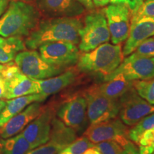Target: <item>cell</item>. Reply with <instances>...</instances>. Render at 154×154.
Masks as SVG:
<instances>
[{
  "mask_svg": "<svg viewBox=\"0 0 154 154\" xmlns=\"http://www.w3.org/2000/svg\"><path fill=\"white\" fill-rule=\"evenodd\" d=\"M38 10L48 17H76L84 7L78 0H36Z\"/></svg>",
  "mask_w": 154,
  "mask_h": 154,
  "instance_id": "cell-15",
  "label": "cell"
},
{
  "mask_svg": "<svg viewBox=\"0 0 154 154\" xmlns=\"http://www.w3.org/2000/svg\"><path fill=\"white\" fill-rule=\"evenodd\" d=\"M154 153V136L153 139H152L151 143L149 148H148L147 150L144 152L143 154H153Z\"/></svg>",
  "mask_w": 154,
  "mask_h": 154,
  "instance_id": "cell-38",
  "label": "cell"
},
{
  "mask_svg": "<svg viewBox=\"0 0 154 154\" xmlns=\"http://www.w3.org/2000/svg\"><path fill=\"white\" fill-rule=\"evenodd\" d=\"M135 52L145 57H154V37H150L142 42Z\"/></svg>",
  "mask_w": 154,
  "mask_h": 154,
  "instance_id": "cell-29",
  "label": "cell"
},
{
  "mask_svg": "<svg viewBox=\"0 0 154 154\" xmlns=\"http://www.w3.org/2000/svg\"><path fill=\"white\" fill-rule=\"evenodd\" d=\"M47 96L42 94H34L9 99L6 101V105L0 112V128L2 127L9 119L21 112L22 110L34 102L45 101Z\"/></svg>",
  "mask_w": 154,
  "mask_h": 154,
  "instance_id": "cell-18",
  "label": "cell"
},
{
  "mask_svg": "<svg viewBox=\"0 0 154 154\" xmlns=\"http://www.w3.org/2000/svg\"><path fill=\"white\" fill-rule=\"evenodd\" d=\"M131 16V24L142 17H154V0H146L138 10Z\"/></svg>",
  "mask_w": 154,
  "mask_h": 154,
  "instance_id": "cell-27",
  "label": "cell"
},
{
  "mask_svg": "<svg viewBox=\"0 0 154 154\" xmlns=\"http://www.w3.org/2000/svg\"><path fill=\"white\" fill-rule=\"evenodd\" d=\"M13 1H23V2H29V1H31V0H13Z\"/></svg>",
  "mask_w": 154,
  "mask_h": 154,
  "instance_id": "cell-41",
  "label": "cell"
},
{
  "mask_svg": "<svg viewBox=\"0 0 154 154\" xmlns=\"http://www.w3.org/2000/svg\"><path fill=\"white\" fill-rule=\"evenodd\" d=\"M3 66H4V65H2V64H0V74H1L2 70V69H3Z\"/></svg>",
  "mask_w": 154,
  "mask_h": 154,
  "instance_id": "cell-40",
  "label": "cell"
},
{
  "mask_svg": "<svg viewBox=\"0 0 154 154\" xmlns=\"http://www.w3.org/2000/svg\"><path fill=\"white\" fill-rule=\"evenodd\" d=\"M31 150L29 143L22 133L0 139V154H27Z\"/></svg>",
  "mask_w": 154,
  "mask_h": 154,
  "instance_id": "cell-22",
  "label": "cell"
},
{
  "mask_svg": "<svg viewBox=\"0 0 154 154\" xmlns=\"http://www.w3.org/2000/svg\"><path fill=\"white\" fill-rule=\"evenodd\" d=\"M56 115L67 126L80 131L87 124V104L84 94L74 95L63 101L56 110Z\"/></svg>",
  "mask_w": 154,
  "mask_h": 154,
  "instance_id": "cell-11",
  "label": "cell"
},
{
  "mask_svg": "<svg viewBox=\"0 0 154 154\" xmlns=\"http://www.w3.org/2000/svg\"><path fill=\"white\" fill-rule=\"evenodd\" d=\"M129 129L120 119L114 118L99 124L91 125L86 128L84 136L94 144L106 140H113L124 148L130 141Z\"/></svg>",
  "mask_w": 154,
  "mask_h": 154,
  "instance_id": "cell-8",
  "label": "cell"
},
{
  "mask_svg": "<svg viewBox=\"0 0 154 154\" xmlns=\"http://www.w3.org/2000/svg\"><path fill=\"white\" fill-rule=\"evenodd\" d=\"M39 22L38 9L22 1H11L0 18V36H27Z\"/></svg>",
  "mask_w": 154,
  "mask_h": 154,
  "instance_id": "cell-2",
  "label": "cell"
},
{
  "mask_svg": "<svg viewBox=\"0 0 154 154\" xmlns=\"http://www.w3.org/2000/svg\"><path fill=\"white\" fill-rule=\"evenodd\" d=\"M54 108L45 106L43 111L22 131V135L29 143L32 150L43 145L49 140L51 122L55 117Z\"/></svg>",
  "mask_w": 154,
  "mask_h": 154,
  "instance_id": "cell-13",
  "label": "cell"
},
{
  "mask_svg": "<svg viewBox=\"0 0 154 154\" xmlns=\"http://www.w3.org/2000/svg\"><path fill=\"white\" fill-rule=\"evenodd\" d=\"M26 49L22 37L0 36V63H7L12 61L17 54Z\"/></svg>",
  "mask_w": 154,
  "mask_h": 154,
  "instance_id": "cell-21",
  "label": "cell"
},
{
  "mask_svg": "<svg viewBox=\"0 0 154 154\" xmlns=\"http://www.w3.org/2000/svg\"><path fill=\"white\" fill-rule=\"evenodd\" d=\"M79 71L77 68L71 67L57 76L46 79L36 80L38 88V93L46 96L57 94L63 88L74 84L79 76Z\"/></svg>",
  "mask_w": 154,
  "mask_h": 154,
  "instance_id": "cell-17",
  "label": "cell"
},
{
  "mask_svg": "<svg viewBox=\"0 0 154 154\" xmlns=\"http://www.w3.org/2000/svg\"><path fill=\"white\" fill-rule=\"evenodd\" d=\"M14 62L22 74L36 80L55 76L66 69L46 62L36 50L20 51L15 57Z\"/></svg>",
  "mask_w": 154,
  "mask_h": 154,
  "instance_id": "cell-6",
  "label": "cell"
},
{
  "mask_svg": "<svg viewBox=\"0 0 154 154\" xmlns=\"http://www.w3.org/2000/svg\"><path fill=\"white\" fill-rule=\"evenodd\" d=\"M9 5V0H0V17L5 12Z\"/></svg>",
  "mask_w": 154,
  "mask_h": 154,
  "instance_id": "cell-35",
  "label": "cell"
},
{
  "mask_svg": "<svg viewBox=\"0 0 154 154\" xmlns=\"http://www.w3.org/2000/svg\"><path fill=\"white\" fill-rule=\"evenodd\" d=\"M5 64L6 65H4L0 76L2 77L6 82L11 79L19 73L22 72L15 62L11 61V62L5 63Z\"/></svg>",
  "mask_w": 154,
  "mask_h": 154,
  "instance_id": "cell-30",
  "label": "cell"
},
{
  "mask_svg": "<svg viewBox=\"0 0 154 154\" xmlns=\"http://www.w3.org/2000/svg\"><path fill=\"white\" fill-rule=\"evenodd\" d=\"M38 49L46 62L63 69H68L77 63L81 55L76 44L69 42H47Z\"/></svg>",
  "mask_w": 154,
  "mask_h": 154,
  "instance_id": "cell-7",
  "label": "cell"
},
{
  "mask_svg": "<svg viewBox=\"0 0 154 154\" xmlns=\"http://www.w3.org/2000/svg\"><path fill=\"white\" fill-rule=\"evenodd\" d=\"M45 106L41 102H34L27 106L1 127V138L3 139L10 138L22 131L25 127L43 111Z\"/></svg>",
  "mask_w": 154,
  "mask_h": 154,
  "instance_id": "cell-14",
  "label": "cell"
},
{
  "mask_svg": "<svg viewBox=\"0 0 154 154\" xmlns=\"http://www.w3.org/2000/svg\"><path fill=\"white\" fill-rule=\"evenodd\" d=\"M7 92L5 99H11L20 96L38 94L36 80L26 76L22 72L11 79L6 82Z\"/></svg>",
  "mask_w": 154,
  "mask_h": 154,
  "instance_id": "cell-19",
  "label": "cell"
},
{
  "mask_svg": "<svg viewBox=\"0 0 154 154\" xmlns=\"http://www.w3.org/2000/svg\"><path fill=\"white\" fill-rule=\"evenodd\" d=\"M93 2L96 7H103L110 3L111 0H93Z\"/></svg>",
  "mask_w": 154,
  "mask_h": 154,
  "instance_id": "cell-36",
  "label": "cell"
},
{
  "mask_svg": "<svg viewBox=\"0 0 154 154\" xmlns=\"http://www.w3.org/2000/svg\"><path fill=\"white\" fill-rule=\"evenodd\" d=\"M94 143H92L85 136L74 140L70 145H69L63 151L67 154H83L89 148L93 147Z\"/></svg>",
  "mask_w": 154,
  "mask_h": 154,
  "instance_id": "cell-26",
  "label": "cell"
},
{
  "mask_svg": "<svg viewBox=\"0 0 154 154\" xmlns=\"http://www.w3.org/2000/svg\"><path fill=\"white\" fill-rule=\"evenodd\" d=\"M6 105V101H3V100H0V112L2 111V109L5 108Z\"/></svg>",
  "mask_w": 154,
  "mask_h": 154,
  "instance_id": "cell-39",
  "label": "cell"
},
{
  "mask_svg": "<svg viewBox=\"0 0 154 154\" xmlns=\"http://www.w3.org/2000/svg\"><path fill=\"white\" fill-rule=\"evenodd\" d=\"M131 81H129L122 74H118L106 81L101 85L97 86L100 93L106 97L113 100H119L131 87H132Z\"/></svg>",
  "mask_w": 154,
  "mask_h": 154,
  "instance_id": "cell-20",
  "label": "cell"
},
{
  "mask_svg": "<svg viewBox=\"0 0 154 154\" xmlns=\"http://www.w3.org/2000/svg\"><path fill=\"white\" fill-rule=\"evenodd\" d=\"M153 154H154V153H153Z\"/></svg>",
  "mask_w": 154,
  "mask_h": 154,
  "instance_id": "cell-44",
  "label": "cell"
},
{
  "mask_svg": "<svg viewBox=\"0 0 154 154\" xmlns=\"http://www.w3.org/2000/svg\"><path fill=\"white\" fill-rule=\"evenodd\" d=\"M82 5L88 9H94V5L92 0H78Z\"/></svg>",
  "mask_w": 154,
  "mask_h": 154,
  "instance_id": "cell-34",
  "label": "cell"
},
{
  "mask_svg": "<svg viewBox=\"0 0 154 154\" xmlns=\"http://www.w3.org/2000/svg\"><path fill=\"white\" fill-rule=\"evenodd\" d=\"M69 145L61 138L50 135L49 140L46 143L31 150L27 154H59Z\"/></svg>",
  "mask_w": 154,
  "mask_h": 154,
  "instance_id": "cell-23",
  "label": "cell"
},
{
  "mask_svg": "<svg viewBox=\"0 0 154 154\" xmlns=\"http://www.w3.org/2000/svg\"><path fill=\"white\" fill-rule=\"evenodd\" d=\"M110 38L106 18L103 13L96 11L86 15L80 31L79 51L88 52L106 43Z\"/></svg>",
  "mask_w": 154,
  "mask_h": 154,
  "instance_id": "cell-4",
  "label": "cell"
},
{
  "mask_svg": "<svg viewBox=\"0 0 154 154\" xmlns=\"http://www.w3.org/2000/svg\"><path fill=\"white\" fill-rule=\"evenodd\" d=\"M118 74H122L129 81L145 80L154 77V57H145L133 52L127 57L116 70L104 78L110 80Z\"/></svg>",
  "mask_w": 154,
  "mask_h": 154,
  "instance_id": "cell-10",
  "label": "cell"
},
{
  "mask_svg": "<svg viewBox=\"0 0 154 154\" xmlns=\"http://www.w3.org/2000/svg\"><path fill=\"white\" fill-rule=\"evenodd\" d=\"M87 104V117L90 125L114 119L119 113L118 100L110 99L100 93L97 86L88 88L84 93Z\"/></svg>",
  "mask_w": 154,
  "mask_h": 154,
  "instance_id": "cell-5",
  "label": "cell"
},
{
  "mask_svg": "<svg viewBox=\"0 0 154 154\" xmlns=\"http://www.w3.org/2000/svg\"><path fill=\"white\" fill-rule=\"evenodd\" d=\"M108 27L113 44L126 41L131 28V11L123 3H112L104 9Z\"/></svg>",
  "mask_w": 154,
  "mask_h": 154,
  "instance_id": "cell-12",
  "label": "cell"
},
{
  "mask_svg": "<svg viewBox=\"0 0 154 154\" xmlns=\"http://www.w3.org/2000/svg\"><path fill=\"white\" fill-rule=\"evenodd\" d=\"M132 86L140 97L150 104L154 105V77L149 79L133 81Z\"/></svg>",
  "mask_w": 154,
  "mask_h": 154,
  "instance_id": "cell-25",
  "label": "cell"
},
{
  "mask_svg": "<svg viewBox=\"0 0 154 154\" xmlns=\"http://www.w3.org/2000/svg\"><path fill=\"white\" fill-rule=\"evenodd\" d=\"M154 128V112L149 114L133 126L128 131V138L137 144L142 135Z\"/></svg>",
  "mask_w": 154,
  "mask_h": 154,
  "instance_id": "cell-24",
  "label": "cell"
},
{
  "mask_svg": "<svg viewBox=\"0 0 154 154\" xmlns=\"http://www.w3.org/2000/svg\"><path fill=\"white\" fill-rule=\"evenodd\" d=\"M0 134H1V128H0ZM0 138H1V136H0Z\"/></svg>",
  "mask_w": 154,
  "mask_h": 154,
  "instance_id": "cell-43",
  "label": "cell"
},
{
  "mask_svg": "<svg viewBox=\"0 0 154 154\" xmlns=\"http://www.w3.org/2000/svg\"><path fill=\"white\" fill-rule=\"evenodd\" d=\"M82 26V21L76 17H50L43 19L26 36L25 46L29 49L35 50L47 42L63 41L77 44L80 42Z\"/></svg>",
  "mask_w": 154,
  "mask_h": 154,
  "instance_id": "cell-1",
  "label": "cell"
},
{
  "mask_svg": "<svg viewBox=\"0 0 154 154\" xmlns=\"http://www.w3.org/2000/svg\"><path fill=\"white\" fill-rule=\"evenodd\" d=\"M123 58L120 44L106 42L81 54L76 68L80 72L96 74L105 78L118 68Z\"/></svg>",
  "mask_w": 154,
  "mask_h": 154,
  "instance_id": "cell-3",
  "label": "cell"
},
{
  "mask_svg": "<svg viewBox=\"0 0 154 154\" xmlns=\"http://www.w3.org/2000/svg\"><path fill=\"white\" fill-rule=\"evenodd\" d=\"M111 3H123L128 6L131 15L136 12L140 6L143 2V0H111Z\"/></svg>",
  "mask_w": 154,
  "mask_h": 154,
  "instance_id": "cell-31",
  "label": "cell"
},
{
  "mask_svg": "<svg viewBox=\"0 0 154 154\" xmlns=\"http://www.w3.org/2000/svg\"><path fill=\"white\" fill-rule=\"evenodd\" d=\"M154 36V17H142L131 24L129 34L127 38L122 52L127 57L146 39Z\"/></svg>",
  "mask_w": 154,
  "mask_h": 154,
  "instance_id": "cell-16",
  "label": "cell"
},
{
  "mask_svg": "<svg viewBox=\"0 0 154 154\" xmlns=\"http://www.w3.org/2000/svg\"><path fill=\"white\" fill-rule=\"evenodd\" d=\"M118 101L120 119L126 126H133L146 116L154 112V105L150 104L140 97L133 86Z\"/></svg>",
  "mask_w": 154,
  "mask_h": 154,
  "instance_id": "cell-9",
  "label": "cell"
},
{
  "mask_svg": "<svg viewBox=\"0 0 154 154\" xmlns=\"http://www.w3.org/2000/svg\"><path fill=\"white\" fill-rule=\"evenodd\" d=\"M122 154H140L139 150L131 140L123 148Z\"/></svg>",
  "mask_w": 154,
  "mask_h": 154,
  "instance_id": "cell-32",
  "label": "cell"
},
{
  "mask_svg": "<svg viewBox=\"0 0 154 154\" xmlns=\"http://www.w3.org/2000/svg\"><path fill=\"white\" fill-rule=\"evenodd\" d=\"M101 154H122L123 148L113 140H106L96 143Z\"/></svg>",
  "mask_w": 154,
  "mask_h": 154,
  "instance_id": "cell-28",
  "label": "cell"
},
{
  "mask_svg": "<svg viewBox=\"0 0 154 154\" xmlns=\"http://www.w3.org/2000/svg\"><path fill=\"white\" fill-rule=\"evenodd\" d=\"M83 154H101V153H100L98 148L96 147V146L94 145L93 147L89 148V149L86 150Z\"/></svg>",
  "mask_w": 154,
  "mask_h": 154,
  "instance_id": "cell-37",
  "label": "cell"
},
{
  "mask_svg": "<svg viewBox=\"0 0 154 154\" xmlns=\"http://www.w3.org/2000/svg\"><path fill=\"white\" fill-rule=\"evenodd\" d=\"M7 92V84L6 81L2 76H0V99H5Z\"/></svg>",
  "mask_w": 154,
  "mask_h": 154,
  "instance_id": "cell-33",
  "label": "cell"
},
{
  "mask_svg": "<svg viewBox=\"0 0 154 154\" xmlns=\"http://www.w3.org/2000/svg\"><path fill=\"white\" fill-rule=\"evenodd\" d=\"M59 154H67L66 153V152H65V151H61V152H60V153H59Z\"/></svg>",
  "mask_w": 154,
  "mask_h": 154,
  "instance_id": "cell-42",
  "label": "cell"
}]
</instances>
